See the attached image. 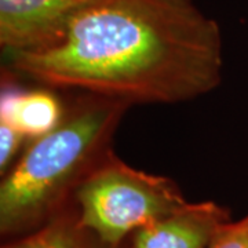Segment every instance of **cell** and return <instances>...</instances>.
Returning a JSON list of instances; mask_svg holds the SVG:
<instances>
[{
	"mask_svg": "<svg viewBox=\"0 0 248 248\" xmlns=\"http://www.w3.org/2000/svg\"><path fill=\"white\" fill-rule=\"evenodd\" d=\"M39 83L131 104H178L222 80L221 31L193 0H95L51 45L6 54Z\"/></svg>",
	"mask_w": 248,
	"mask_h": 248,
	"instance_id": "obj_1",
	"label": "cell"
},
{
	"mask_svg": "<svg viewBox=\"0 0 248 248\" xmlns=\"http://www.w3.org/2000/svg\"><path fill=\"white\" fill-rule=\"evenodd\" d=\"M128 104L87 95L45 135L32 140L0 185L1 234L32 232L65 208L76 186L110 151Z\"/></svg>",
	"mask_w": 248,
	"mask_h": 248,
	"instance_id": "obj_2",
	"label": "cell"
},
{
	"mask_svg": "<svg viewBox=\"0 0 248 248\" xmlns=\"http://www.w3.org/2000/svg\"><path fill=\"white\" fill-rule=\"evenodd\" d=\"M73 197L80 225L110 248L189 203L172 179L134 169L112 151L80 181Z\"/></svg>",
	"mask_w": 248,
	"mask_h": 248,
	"instance_id": "obj_3",
	"label": "cell"
},
{
	"mask_svg": "<svg viewBox=\"0 0 248 248\" xmlns=\"http://www.w3.org/2000/svg\"><path fill=\"white\" fill-rule=\"evenodd\" d=\"M95 0H0L4 54L42 48L58 40L72 19Z\"/></svg>",
	"mask_w": 248,
	"mask_h": 248,
	"instance_id": "obj_4",
	"label": "cell"
},
{
	"mask_svg": "<svg viewBox=\"0 0 248 248\" xmlns=\"http://www.w3.org/2000/svg\"><path fill=\"white\" fill-rule=\"evenodd\" d=\"M229 222V210L215 202L187 203L135 232L130 248H210Z\"/></svg>",
	"mask_w": 248,
	"mask_h": 248,
	"instance_id": "obj_5",
	"label": "cell"
},
{
	"mask_svg": "<svg viewBox=\"0 0 248 248\" xmlns=\"http://www.w3.org/2000/svg\"><path fill=\"white\" fill-rule=\"evenodd\" d=\"M65 116L58 98L46 90L4 87L0 101V120L27 138H39L55 128Z\"/></svg>",
	"mask_w": 248,
	"mask_h": 248,
	"instance_id": "obj_6",
	"label": "cell"
},
{
	"mask_svg": "<svg viewBox=\"0 0 248 248\" xmlns=\"http://www.w3.org/2000/svg\"><path fill=\"white\" fill-rule=\"evenodd\" d=\"M3 248H110L80 225L76 210L63 208L51 219Z\"/></svg>",
	"mask_w": 248,
	"mask_h": 248,
	"instance_id": "obj_7",
	"label": "cell"
},
{
	"mask_svg": "<svg viewBox=\"0 0 248 248\" xmlns=\"http://www.w3.org/2000/svg\"><path fill=\"white\" fill-rule=\"evenodd\" d=\"M210 248H248V215L237 222H229Z\"/></svg>",
	"mask_w": 248,
	"mask_h": 248,
	"instance_id": "obj_8",
	"label": "cell"
},
{
	"mask_svg": "<svg viewBox=\"0 0 248 248\" xmlns=\"http://www.w3.org/2000/svg\"><path fill=\"white\" fill-rule=\"evenodd\" d=\"M27 137L9 123L0 120V172L4 174Z\"/></svg>",
	"mask_w": 248,
	"mask_h": 248,
	"instance_id": "obj_9",
	"label": "cell"
}]
</instances>
